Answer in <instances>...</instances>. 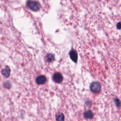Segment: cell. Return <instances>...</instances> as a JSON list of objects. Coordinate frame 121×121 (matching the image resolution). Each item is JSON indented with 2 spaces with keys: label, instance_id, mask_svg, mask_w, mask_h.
Listing matches in <instances>:
<instances>
[{
  "label": "cell",
  "instance_id": "4",
  "mask_svg": "<svg viewBox=\"0 0 121 121\" xmlns=\"http://www.w3.org/2000/svg\"><path fill=\"white\" fill-rule=\"evenodd\" d=\"M46 80H47L46 78L43 75H40L38 76L35 79V81L36 83L38 85L44 84L46 83Z\"/></svg>",
  "mask_w": 121,
  "mask_h": 121
},
{
  "label": "cell",
  "instance_id": "11",
  "mask_svg": "<svg viewBox=\"0 0 121 121\" xmlns=\"http://www.w3.org/2000/svg\"><path fill=\"white\" fill-rule=\"evenodd\" d=\"M116 27L118 29H121V22L118 23L116 25Z\"/></svg>",
  "mask_w": 121,
  "mask_h": 121
},
{
  "label": "cell",
  "instance_id": "8",
  "mask_svg": "<svg viewBox=\"0 0 121 121\" xmlns=\"http://www.w3.org/2000/svg\"><path fill=\"white\" fill-rule=\"evenodd\" d=\"M56 121H64V115L62 113H59L56 116Z\"/></svg>",
  "mask_w": 121,
  "mask_h": 121
},
{
  "label": "cell",
  "instance_id": "6",
  "mask_svg": "<svg viewBox=\"0 0 121 121\" xmlns=\"http://www.w3.org/2000/svg\"><path fill=\"white\" fill-rule=\"evenodd\" d=\"M1 73L5 78H8L10 74V68L8 66H6L5 68L2 70Z\"/></svg>",
  "mask_w": 121,
  "mask_h": 121
},
{
  "label": "cell",
  "instance_id": "3",
  "mask_svg": "<svg viewBox=\"0 0 121 121\" xmlns=\"http://www.w3.org/2000/svg\"><path fill=\"white\" fill-rule=\"evenodd\" d=\"M53 79L57 83H61L63 80V78L61 73L56 72L53 75Z\"/></svg>",
  "mask_w": 121,
  "mask_h": 121
},
{
  "label": "cell",
  "instance_id": "2",
  "mask_svg": "<svg viewBox=\"0 0 121 121\" xmlns=\"http://www.w3.org/2000/svg\"><path fill=\"white\" fill-rule=\"evenodd\" d=\"M90 90L94 93H98L101 89V85L100 83L97 81L92 82L90 86Z\"/></svg>",
  "mask_w": 121,
  "mask_h": 121
},
{
  "label": "cell",
  "instance_id": "1",
  "mask_svg": "<svg viewBox=\"0 0 121 121\" xmlns=\"http://www.w3.org/2000/svg\"><path fill=\"white\" fill-rule=\"evenodd\" d=\"M26 4L29 9L35 11L38 10L41 8V5L40 3L37 1L28 0Z\"/></svg>",
  "mask_w": 121,
  "mask_h": 121
},
{
  "label": "cell",
  "instance_id": "7",
  "mask_svg": "<svg viewBox=\"0 0 121 121\" xmlns=\"http://www.w3.org/2000/svg\"><path fill=\"white\" fill-rule=\"evenodd\" d=\"M84 117L86 119H91L94 117V113L91 110H87L85 111L84 113Z\"/></svg>",
  "mask_w": 121,
  "mask_h": 121
},
{
  "label": "cell",
  "instance_id": "10",
  "mask_svg": "<svg viewBox=\"0 0 121 121\" xmlns=\"http://www.w3.org/2000/svg\"><path fill=\"white\" fill-rule=\"evenodd\" d=\"M114 101L115 104H116V105L117 107H119L121 106V102H120V100L118 98H115Z\"/></svg>",
  "mask_w": 121,
  "mask_h": 121
},
{
  "label": "cell",
  "instance_id": "9",
  "mask_svg": "<svg viewBox=\"0 0 121 121\" xmlns=\"http://www.w3.org/2000/svg\"><path fill=\"white\" fill-rule=\"evenodd\" d=\"M46 59L48 62H51L53 61L54 59V55L52 53H48L46 55Z\"/></svg>",
  "mask_w": 121,
  "mask_h": 121
},
{
  "label": "cell",
  "instance_id": "5",
  "mask_svg": "<svg viewBox=\"0 0 121 121\" xmlns=\"http://www.w3.org/2000/svg\"><path fill=\"white\" fill-rule=\"evenodd\" d=\"M69 56L70 59L74 62H77L78 60V53L75 50H70L69 53Z\"/></svg>",
  "mask_w": 121,
  "mask_h": 121
}]
</instances>
